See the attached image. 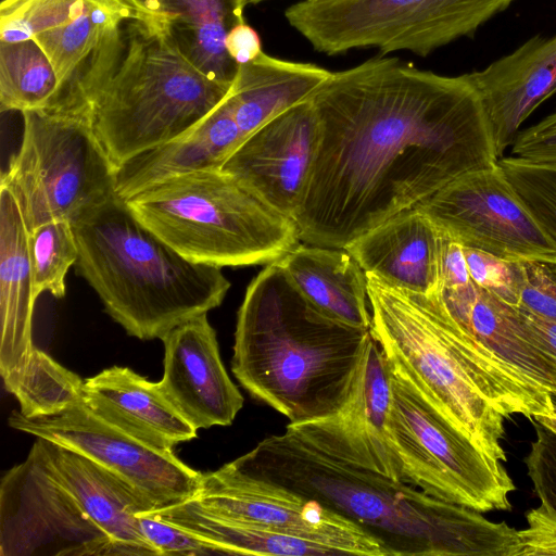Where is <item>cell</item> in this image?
I'll return each instance as SVG.
<instances>
[{"label":"cell","instance_id":"6da1fadb","mask_svg":"<svg viewBox=\"0 0 556 556\" xmlns=\"http://www.w3.org/2000/svg\"><path fill=\"white\" fill-rule=\"evenodd\" d=\"M309 100L320 141L294 217L307 244L344 249L463 174L498 161L466 74L374 58L332 73Z\"/></svg>","mask_w":556,"mask_h":556},{"label":"cell","instance_id":"7a4b0ae2","mask_svg":"<svg viewBox=\"0 0 556 556\" xmlns=\"http://www.w3.org/2000/svg\"><path fill=\"white\" fill-rule=\"evenodd\" d=\"M358 525L387 556H518V530L326 452L287 426L225 464Z\"/></svg>","mask_w":556,"mask_h":556},{"label":"cell","instance_id":"3957f363","mask_svg":"<svg viewBox=\"0 0 556 556\" xmlns=\"http://www.w3.org/2000/svg\"><path fill=\"white\" fill-rule=\"evenodd\" d=\"M371 328L313 305L273 262L252 279L237 315L231 370L289 424L338 414L354 388Z\"/></svg>","mask_w":556,"mask_h":556},{"label":"cell","instance_id":"277c9868","mask_svg":"<svg viewBox=\"0 0 556 556\" xmlns=\"http://www.w3.org/2000/svg\"><path fill=\"white\" fill-rule=\"evenodd\" d=\"M371 334L437 408L488 455L506 462L505 419L554 412L553 396L488 361L447 313L440 293L393 287L366 273Z\"/></svg>","mask_w":556,"mask_h":556},{"label":"cell","instance_id":"5b68a950","mask_svg":"<svg viewBox=\"0 0 556 556\" xmlns=\"http://www.w3.org/2000/svg\"><path fill=\"white\" fill-rule=\"evenodd\" d=\"M76 273L127 334L162 339L218 307L230 288L220 267L193 263L139 222L116 193L72 223Z\"/></svg>","mask_w":556,"mask_h":556},{"label":"cell","instance_id":"8992f818","mask_svg":"<svg viewBox=\"0 0 556 556\" xmlns=\"http://www.w3.org/2000/svg\"><path fill=\"white\" fill-rule=\"evenodd\" d=\"M123 56L87 108L91 129L118 168L182 135L229 93L178 50L165 25L130 20Z\"/></svg>","mask_w":556,"mask_h":556},{"label":"cell","instance_id":"52a82bcc","mask_svg":"<svg viewBox=\"0 0 556 556\" xmlns=\"http://www.w3.org/2000/svg\"><path fill=\"white\" fill-rule=\"evenodd\" d=\"M124 201L147 228L198 264H269L301 241L292 217L220 168L159 180Z\"/></svg>","mask_w":556,"mask_h":556},{"label":"cell","instance_id":"ba28073f","mask_svg":"<svg viewBox=\"0 0 556 556\" xmlns=\"http://www.w3.org/2000/svg\"><path fill=\"white\" fill-rule=\"evenodd\" d=\"M22 116L21 146L1 184L16 198L28 231L50 220L73 223L116 193L117 168L85 115L47 109Z\"/></svg>","mask_w":556,"mask_h":556},{"label":"cell","instance_id":"9c48e42d","mask_svg":"<svg viewBox=\"0 0 556 556\" xmlns=\"http://www.w3.org/2000/svg\"><path fill=\"white\" fill-rule=\"evenodd\" d=\"M390 368L389 432L402 481L480 513L509 510L516 486L503 462L473 444L402 369Z\"/></svg>","mask_w":556,"mask_h":556},{"label":"cell","instance_id":"30bf717a","mask_svg":"<svg viewBox=\"0 0 556 556\" xmlns=\"http://www.w3.org/2000/svg\"><path fill=\"white\" fill-rule=\"evenodd\" d=\"M514 0H301L285 16L315 50L357 48L426 56L465 36Z\"/></svg>","mask_w":556,"mask_h":556},{"label":"cell","instance_id":"8fae6325","mask_svg":"<svg viewBox=\"0 0 556 556\" xmlns=\"http://www.w3.org/2000/svg\"><path fill=\"white\" fill-rule=\"evenodd\" d=\"M11 428L62 445L99 463L146 494L157 508L199 492L203 473L173 450L148 444L96 414L84 401L51 416L26 418L13 412Z\"/></svg>","mask_w":556,"mask_h":556},{"label":"cell","instance_id":"7c38bea8","mask_svg":"<svg viewBox=\"0 0 556 556\" xmlns=\"http://www.w3.org/2000/svg\"><path fill=\"white\" fill-rule=\"evenodd\" d=\"M110 539L52 476L34 442L0 482V556H102Z\"/></svg>","mask_w":556,"mask_h":556},{"label":"cell","instance_id":"4fadbf2b","mask_svg":"<svg viewBox=\"0 0 556 556\" xmlns=\"http://www.w3.org/2000/svg\"><path fill=\"white\" fill-rule=\"evenodd\" d=\"M463 247L507 261L556 264V247L501 167L468 172L415 205Z\"/></svg>","mask_w":556,"mask_h":556},{"label":"cell","instance_id":"5bb4252c","mask_svg":"<svg viewBox=\"0 0 556 556\" xmlns=\"http://www.w3.org/2000/svg\"><path fill=\"white\" fill-rule=\"evenodd\" d=\"M204 509L231 520L313 539L341 555L387 556L380 542L358 525L298 493L231 470L203 473L192 497Z\"/></svg>","mask_w":556,"mask_h":556},{"label":"cell","instance_id":"9a60e30c","mask_svg":"<svg viewBox=\"0 0 556 556\" xmlns=\"http://www.w3.org/2000/svg\"><path fill=\"white\" fill-rule=\"evenodd\" d=\"M319 141V119L308 99L249 135L220 169L294 219L311 178Z\"/></svg>","mask_w":556,"mask_h":556},{"label":"cell","instance_id":"2e32d148","mask_svg":"<svg viewBox=\"0 0 556 556\" xmlns=\"http://www.w3.org/2000/svg\"><path fill=\"white\" fill-rule=\"evenodd\" d=\"M391 401L390 364L372 337L343 408L325 419L288 426L326 452L402 481L389 432Z\"/></svg>","mask_w":556,"mask_h":556},{"label":"cell","instance_id":"e0dca14e","mask_svg":"<svg viewBox=\"0 0 556 556\" xmlns=\"http://www.w3.org/2000/svg\"><path fill=\"white\" fill-rule=\"evenodd\" d=\"M163 376L159 386L197 429L229 426L243 406L219 354L207 314L178 325L162 339Z\"/></svg>","mask_w":556,"mask_h":556},{"label":"cell","instance_id":"ac0fdd59","mask_svg":"<svg viewBox=\"0 0 556 556\" xmlns=\"http://www.w3.org/2000/svg\"><path fill=\"white\" fill-rule=\"evenodd\" d=\"M442 302L468 340L488 361L521 383L556 397V362L518 306L470 281L442 289Z\"/></svg>","mask_w":556,"mask_h":556},{"label":"cell","instance_id":"d6986e66","mask_svg":"<svg viewBox=\"0 0 556 556\" xmlns=\"http://www.w3.org/2000/svg\"><path fill=\"white\" fill-rule=\"evenodd\" d=\"M466 76L481 99L500 159L514 143L520 125L556 92V35H536Z\"/></svg>","mask_w":556,"mask_h":556},{"label":"cell","instance_id":"ffe728a7","mask_svg":"<svg viewBox=\"0 0 556 556\" xmlns=\"http://www.w3.org/2000/svg\"><path fill=\"white\" fill-rule=\"evenodd\" d=\"M444 232L417 207L402 211L344 249L365 273L407 291L432 295L442 288Z\"/></svg>","mask_w":556,"mask_h":556},{"label":"cell","instance_id":"44dd1931","mask_svg":"<svg viewBox=\"0 0 556 556\" xmlns=\"http://www.w3.org/2000/svg\"><path fill=\"white\" fill-rule=\"evenodd\" d=\"M35 442L52 476L110 539L160 556L143 536L137 519L138 514L157 508L146 494L80 453L41 438Z\"/></svg>","mask_w":556,"mask_h":556},{"label":"cell","instance_id":"7402d4cb","mask_svg":"<svg viewBox=\"0 0 556 556\" xmlns=\"http://www.w3.org/2000/svg\"><path fill=\"white\" fill-rule=\"evenodd\" d=\"M84 401L99 416L132 437L166 450L197 437L159 382L128 367L113 366L85 379Z\"/></svg>","mask_w":556,"mask_h":556},{"label":"cell","instance_id":"603a6c76","mask_svg":"<svg viewBox=\"0 0 556 556\" xmlns=\"http://www.w3.org/2000/svg\"><path fill=\"white\" fill-rule=\"evenodd\" d=\"M242 141L230 89L226 98L189 130L119 166L115 192L126 199L172 176L219 169Z\"/></svg>","mask_w":556,"mask_h":556},{"label":"cell","instance_id":"cb8c5ba5","mask_svg":"<svg viewBox=\"0 0 556 556\" xmlns=\"http://www.w3.org/2000/svg\"><path fill=\"white\" fill-rule=\"evenodd\" d=\"M36 303L28 253V229L13 192L0 184V374L18 370L35 345Z\"/></svg>","mask_w":556,"mask_h":556},{"label":"cell","instance_id":"d4e9b609","mask_svg":"<svg viewBox=\"0 0 556 556\" xmlns=\"http://www.w3.org/2000/svg\"><path fill=\"white\" fill-rule=\"evenodd\" d=\"M275 262L318 309L343 323L371 328L366 273L346 249L299 244Z\"/></svg>","mask_w":556,"mask_h":556},{"label":"cell","instance_id":"484cf974","mask_svg":"<svg viewBox=\"0 0 556 556\" xmlns=\"http://www.w3.org/2000/svg\"><path fill=\"white\" fill-rule=\"evenodd\" d=\"M332 72L261 52L238 65L231 86L235 117L243 140L288 109L311 98Z\"/></svg>","mask_w":556,"mask_h":556},{"label":"cell","instance_id":"4316f807","mask_svg":"<svg viewBox=\"0 0 556 556\" xmlns=\"http://www.w3.org/2000/svg\"><path fill=\"white\" fill-rule=\"evenodd\" d=\"M165 28L180 53L206 76L232 83L238 65L227 33L244 22L241 0H160Z\"/></svg>","mask_w":556,"mask_h":556},{"label":"cell","instance_id":"83f0119b","mask_svg":"<svg viewBox=\"0 0 556 556\" xmlns=\"http://www.w3.org/2000/svg\"><path fill=\"white\" fill-rule=\"evenodd\" d=\"M151 511L216 544L225 555H341L317 540L220 517L192 498Z\"/></svg>","mask_w":556,"mask_h":556},{"label":"cell","instance_id":"f1b7e54d","mask_svg":"<svg viewBox=\"0 0 556 556\" xmlns=\"http://www.w3.org/2000/svg\"><path fill=\"white\" fill-rule=\"evenodd\" d=\"M60 83L54 66L34 40L0 41V108L7 111L48 109L56 99Z\"/></svg>","mask_w":556,"mask_h":556},{"label":"cell","instance_id":"f546056e","mask_svg":"<svg viewBox=\"0 0 556 556\" xmlns=\"http://www.w3.org/2000/svg\"><path fill=\"white\" fill-rule=\"evenodd\" d=\"M2 380L26 418L59 414L84 397L85 380L36 346L27 362Z\"/></svg>","mask_w":556,"mask_h":556},{"label":"cell","instance_id":"4dcf8cb0","mask_svg":"<svg viewBox=\"0 0 556 556\" xmlns=\"http://www.w3.org/2000/svg\"><path fill=\"white\" fill-rule=\"evenodd\" d=\"M28 253L35 299L42 292L64 298L66 274L78 257L72 223L50 220L29 230Z\"/></svg>","mask_w":556,"mask_h":556},{"label":"cell","instance_id":"1f68e13d","mask_svg":"<svg viewBox=\"0 0 556 556\" xmlns=\"http://www.w3.org/2000/svg\"><path fill=\"white\" fill-rule=\"evenodd\" d=\"M497 164L521 203L556 247V164L517 156L500 157Z\"/></svg>","mask_w":556,"mask_h":556},{"label":"cell","instance_id":"d6a6232c","mask_svg":"<svg viewBox=\"0 0 556 556\" xmlns=\"http://www.w3.org/2000/svg\"><path fill=\"white\" fill-rule=\"evenodd\" d=\"M471 281L500 300L519 306L522 288L521 261H507L464 247Z\"/></svg>","mask_w":556,"mask_h":556},{"label":"cell","instance_id":"836d02e7","mask_svg":"<svg viewBox=\"0 0 556 556\" xmlns=\"http://www.w3.org/2000/svg\"><path fill=\"white\" fill-rule=\"evenodd\" d=\"M143 536L160 556H204L224 552L214 543L150 511L137 515Z\"/></svg>","mask_w":556,"mask_h":556},{"label":"cell","instance_id":"e575fe53","mask_svg":"<svg viewBox=\"0 0 556 556\" xmlns=\"http://www.w3.org/2000/svg\"><path fill=\"white\" fill-rule=\"evenodd\" d=\"M535 438L525 457L533 491L541 503L556 507V432L530 419Z\"/></svg>","mask_w":556,"mask_h":556},{"label":"cell","instance_id":"d590c367","mask_svg":"<svg viewBox=\"0 0 556 556\" xmlns=\"http://www.w3.org/2000/svg\"><path fill=\"white\" fill-rule=\"evenodd\" d=\"M522 288L519 306L551 321H556V264L521 261Z\"/></svg>","mask_w":556,"mask_h":556},{"label":"cell","instance_id":"8d00e7d4","mask_svg":"<svg viewBox=\"0 0 556 556\" xmlns=\"http://www.w3.org/2000/svg\"><path fill=\"white\" fill-rule=\"evenodd\" d=\"M526 520L518 530V556L556 555V507L541 503L526 513Z\"/></svg>","mask_w":556,"mask_h":556},{"label":"cell","instance_id":"74e56055","mask_svg":"<svg viewBox=\"0 0 556 556\" xmlns=\"http://www.w3.org/2000/svg\"><path fill=\"white\" fill-rule=\"evenodd\" d=\"M511 152L520 159L556 164V112L518 132Z\"/></svg>","mask_w":556,"mask_h":556},{"label":"cell","instance_id":"f35d334b","mask_svg":"<svg viewBox=\"0 0 556 556\" xmlns=\"http://www.w3.org/2000/svg\"><path fill=\"white\" fill-rule=\"evenodd\" d=\"M442 289H457L470 283L464 247L444 233L442 251Z\"/></svg>","mask_w":556,"mask_h":556},{"label":"cell","instance_id":"ab89813d","mask_svg":"<svg viewBox=\"0 0 556 556\" xmlns=\"http://www.w3.org/2000/svg\"><path fill=\"white\" fill-rule=\"evenodd\" d=\"M225 48L237 65L253 61L262 52L257 31L245 21L230 28L225 38Z\"/></svg>","mask_w":556,"mask_h":556},{"label":"cell","instance_id":"60d3db41","mask_svg":"<svg viewBox=\"0 0 556 556\" xmlns=\"http://www.w3.org/2000/svg\"><path fill=\"white\" fill-rule=\"evenodd\" d=\"M528 325L544 345L545 351L556 362V321L541 318L518 306Z\"/></svg>","mask_w":556,"mask_h":556},{"label":"cell","instance_id":"b9f144b4","mask_svg":"<svg viewBox=\"0 0 556 556\" xmlns=\"http://www.w3.org/2000/svg\"><path fill=\"white\" fill-rule=\"evenodd\" d=\"M135 10L137 21L152 24L165 25L161 12L160 0H128Z\"/></svg>","mask_w":556,"mask_h":556},{"label":"cell","instance_id":"7bdbcfd3","mask_svg":"<svg viewBox=\"0 0 556 556\" xmlns=\"http://www.w3.org/2000/svg\"><path fill=\"white\" fill-rule=\"evenodd\" d=\"M531 419L541 422L542 425L548 427L549 429L556 432V415L554 413L546 416H536Z\"/></svg>","mask_w":556,"mask_h":556},{"label":"cell","instance_id":"ee69618b","mask_svg":"<svg viewBox=\"0 0 556 556\" xmlns=\"http://www.w3.org/2000/svg\"><path fill=\"white\" fill-rule=\"evenodd\" d=\"M263 1H265V0H241V3L245 8L247 5L256 4V3H260Z\"/></svg>","mask_w":556,"mask_h":556},{"label":"cell","instance_id":"f6af8a7d","mask_svg":"<svg viewBox=\"0 0 556 556\" xmlns=\"http://www.w3.org/2000/svg\"><path fill=\"white\" fill-rule=\"evenodd\" d=\"M553 413L556 415V403H555V407H554V412Z\"/></svg>","mask_w":556,"mask_h":556}]
</instances>
